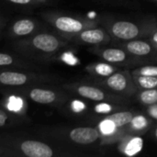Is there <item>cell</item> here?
Listing matches in <instances>:
<instances>
[{"label": "cell", "instance_id": "4316f807", "mask_svg": "<svg viewBox=\"0 0 157 157\" xmlns=\"http://www.w3.org/2000/svg\"><path fill=\"white\" fill-rule=\"evenodd\" d=\"M95 110L98 113H101V114L109 113L112 110V107L109 104H106V103H100L95 107Z\"/></svg>", "mask_w": 157, "mask_h": 157}, {"label": "cell", "instance_id": "5bb4252c", "mask_svg": "<svg viewBox=\"0 0 157 157\" xmlns=\"http://www.w3.org/2000/svg\"><path fill=\"white\" fill-rule=\"evenodd\" d=\"M6 5L18 8H39L41 6H51L52 0H1Z\"/></svg>", "mask_w": 157, "mask_h": 157}, {"label": "cell", "instance_id": "4fadbf2b", "mask_svg": "<svg viewBox=\"0 0 157 157\" xmlns=\"http://www.w3.org/2000/svg\"><path fill=\"white\" fill-rule=\"evenodd\" d=\"M131 80L126 73H114L108 76L105 85L111 90L116 92H125L131 86Z\"/></svg>", "mask_w": 157, "mask_h": 157}, {"label": "cell", "instance_id": "7c38bea8", "mask_svg": "<svg viewBox=\"0 0 157 157\" xmlns=\"http://www.w3.org/2000/svg\"><path fill=\"white\" fill-rule=\"evenodd\" d=\"M67 40H76L86 44H100L108 40L107 34L100 29H86Z\"/></svg>", "mask_w": 157, "mask_h": 157}, {"label": "cell", "instance_id": "8fae6325", "mask_svg": "<svg viewBox=\"0 0 157 157\" xmlns=\"http://www.w3.org/2000/svg\"><path fill=\"white\" fill-rule=\"evenodd\" d=\"M110 31L117 39L123 40H133L140 34V29L135 23L125 20L113 23Z\"/></svg>", "mask_w": 157, "mask_h": 157}, {"label": "cell", "instance_id": "d4e9b609", "mask_svg": "<svg viewBox=\"0 0 157 157\" xmlns=\"http://www.w3.org/2000/svg\"><path fill=\"white\" fill-rule=\"evenodd\" d=\"M0 157H19L18 155L10 149L9 147H6L0 144Z\"/></svg>", "mask_w": 157, "mask_h": 157}, {"label": "cell", "instance_id": "cb8c5ba5", "mask_svg": "<svg viewBox=\"0 0 157 157\" xmlns=\"http://www.w3.org/2000/svg\"><path fill=\"white\" fill-rule=\"evenodd\" d=\"M133 75L157 76V66H144V67H141L136 72H134Z\"/></svg>", "mask_w": 157, "mask_h": 157}, {"label": "cell", "instance_id": "e0dca14e", "mask_svg": "<svg viewBox=\"0 0 157 157\" xmlns=\"http://www.w3.org/2000/svg\"><path fill=\"white\" fill-rule=\"evenodd\" d=\"M133 117L134 116L131 111H120L113 113L107 118L111 120L117 128H121L127 124H130Z\"/></svg>", "mask_w": 157, "mask_h": 157}, {"label": "cell", "instance_id": "484cf974", "mask_svg": "<svg viewBox=\"0 0 157 157\" xmlns=\"http://www.w3.org/2000/svg\"><path fill=\"white\" fill-rule=\"evenodd\" d=\"M85 109H86V105L79 100H74L71 103V109L75 113H80L83 110H85Z\"/></svg>", "mask_w": 157, "mask_h": 157}, {"label": "cell", "instance_id": "7a4b0ae2", "mask_svg": "<svg viewBox=\"0 0 157 157\" xmlns=\"http://www.w3.org/2000/svg\"><path fill=\"white\" fill-rule=\"evenodd\" d=\"M0 144L15 151L18 156L53 157L58 151L51 143L23 132L8 131L0 132Z\"/></svg>", "mask_w": 157, "mask_h": 157}, {"label": "cell", "instance_id": "5b68a950", "mask_svg": "<svg viewBox=\"0 0 157 157\" xmlns=\"http://www.w3.org/2000/svg\"><path fill=\"white\" fill-rule=\"evenodd\" d=\"M13 88L22 93L29 100L45 106L59 107L68 98L64 89L55 88L52 86H28Z\"/></svg>", "mask_w": 157, "mask_h": 157}, {"label": "cell", "instance_id": "ffe728a7", "mask_svg": "<svg viewBox=\"0 0 157 157\" xmlns=\"http://www.w3.org/2000/svg\"><path fill=\"white\" fill-rule=\"evenodd\" d=\"M134 78L139 86L144 89H151L157 87V76L134 75Z\"/></svg>", "mask_w": 157, "mask_h": 157}, {"label": "cell", "instance_id": "603a6c76", "mask_svg": "<svg viewBox=\"0 0 157 157\" xmlns=\"http://www.w3.org/2000/svg\"><path fill=\"white\" fill-rule=\"evenodd\" d=\"M131 126L133 130L135 131H142L144 129H145L148 125V121L146 120L145 117L144 116H136V117H133L132 121H131Z\"/></svg>", "mask_w": 157, "mask_h": 157}, {"label": "cell", "instance_id": "52a82bcc", "mask_svg": "<svg viewBox=\"0 0 157 157\" xmlns=\"http://www.w3.org/2000/svg\"><path fill=\"white\" fill-rule=\"evenodd\" d=\"M2 98L0 99L3 106L12 114L23 118H29L28 116L29 99L19 91L13 87L0 88Z\"/></svg>", "mask_w": 157, "mask_h": 157}, {"label": "cell", "instance_id": "7402d4cb", "mask_svg": "<svg viewBox=\"0 0 157 157\" xmlns=\"http://www.w3.org/2000/svg\"><path fill=\"white\" fill-rule=\"evenodd\" d=\"M117 129L118 128L115 126L114 122L107 117L99 123V132L104 136L113 135Z\"/></svg>", "mask_w": 157, "mask_h": 157}, {"label": "cell", "instance_id": "30bf717a", "mask_svg": "<svg viewBox=\"0 0 157 157\" xmlns=\"http://www.w3.org/2000/svg\"><path fill=\"white\" fill-rule=\"evenodd\" d=\"M31 123L30 118H23L9 112L0 101V132L14 131Z\"/></svg>", "mask_w": 157, "mask_h": 157}, {"label": "cell", "instance_id": "d6986e66", "mask_svg": "<svg viewBox=\"0 0 157 157\" xmlns=\"http://www.w3.org/2000/svg\"><path fill=\"white\" fill-rule=\"evenodd\" d=\"M89 70L99 76H109L110 75L114 74L117 71V68L115 66L109 64V63H99L93 65L91 67V69H89Z\"/></svg>", "mask_w": 157, "mask_h": 157}, {"label": "cell", "instance_id": "ac0fdd59", "mask_svg": "<svg viewBox=\"0 0 157 157\" xmlns=\"http://www.w3.org/2000/svg\"><path fill=\"white\" fill-rule=\"evenodd\" d=\"M143 146H144L143 139L140 137H135V138H132V140H130L126 144L123 151H124L125 155H127L129 156H132V155H137L139 152H141V150L143 149Z\"/></svg>", "mask_w": 157, "mask_h": 157}, {"label": "cell", "instance_id": "277c9868", "mask_svg": "<svg viewBox=\"0 0 157 157\" xmlns=\"http://www.w3.org/2000/svg\"><path fill=\"white\" fill-rule=\"evenodd\" d=\"M40 18L50 25L59 35L67 40L68 38L80 33L89 28V23L82 18L61 14L56 11L44 10L39 12Z\"/></svg>", "mask_w": 157, "mask_h": 157}, {"label": "cell", "instance_id": "9a60e30c", "mask_svg": "<svg viewBox=\"0 0 157 157\" xmlns=\"http://www.w3.org/2000/svg\"><path fill=\"white\" fill-rule=\"evenodd\" d=\"M126 50L136 56H146L152 52V46L144 40H131L125 45Z\"/></svg>", "mask_w": 157, "mask_h": 157}, {"label": "cell", "instance_id": "f546056e", "mask_svg": "<svg viewBox=\"0 0 157 157\" xmlns=\"http://www.w3.org/2000/svg\"><path fill=\"white\" fill-rule=\"evenodd\" d=\"M153 40H154V42L155 43V45H156L157 47V32H155V33L154 34V36H153Z\"/></svg>", "mask_w": 157, "mask_h": 157}, {"label": "cell", "instance_id": "6da1fadb", "mask_svg": "<svg viewBox=\"0 0 157 157\" xmlns=\"http://www.w3.org/2000/svg\"><path fill=\"white\" fill-rule=\"evenodd\" d=\"M65 45V39L61 35L43 29L25 39L10 41L9 49L12 52L44 65L51 62Z\"/></svg>", "mask_w": 157, "mask_h": 157}, {"label": "cell", "instance_id": "44dd1931", "mask_svg": "<svg viewBox=\"0 0 157 157\" xmlns=\"http://www.w3.org/2000/svg\"><path fill=\"white\" fill-rule=\"evenodd\" d=\"M140 100L144 105H155L157 103V89H145L140 94Z\"/></svg>", "mask_w": 157, "mask_h": 157}, {"label": "cell", "instance_id": "4dcf8cb0", "mask_svg": "<svg viewBox=\"0 0 157 157\" xmlns=\"http://www.w3.org/2000/svg\"><path fill=\"white\" fill-rule=\"evenodd\" d=\"M155 136H156V138H157V129H156V131H155Z\"/></svg>", "mask_w": 157, "mask_h": 157}, {"label": "cell", "instance_id": "f1b7e54d", "mask_svg": "<svg viewBox=\"0 0 157 157\" xmlns=\"http://www.w3.org/2000/svg\"><path fill=\"white\" fill-rule=\"evenodd\" d=\"M149 114L153 117V118H155V119H156L157 120V105H152V107L149 109Z\"/></svg>", "mask_w": 157, "mask_h": 157}, {"label": "cell", "instance_id": "2e32d148", "mask_svg": "<svg viewBox=\"0 0 157 157\" xmlns=\"http://www.w3.org/2000/svg\"><path fill=\"white\" fill-rule=\"evenodd\" d=\"M101 57L109 63H122L126 60L127 54L121 49L117 48H109L102 51L100 53Z\"/></svg>", "mask_w": 157, "mask_h": 157}, {"label": "cell", "instance_id": "1f68e13d", "mask_svg": "<svg viewBox=\"0 0 157 157\" xmlns=\"http://www.w3.org/2000/svg\"><path fill=\"white\" fill-rule=\"evenodd\" d=\"M155 1H157V0H155Z\"/></svg>", "mask_w": 157, "mask_h": 157}, {"label": "cell", "instance_id": "8992f818", "mask_svg": "<svg viewBox=\"0 0 157 157\" xmlns=\"http://www.w3.org/2000/svg\"><path fill=\"white\" fill-rule=\"evenodd\" d=\"M46 29L44 24L35 17H20L7 28L6 36L10 41L29 37L40 30Z\"/></svg>", "mask_w": 157, "mask_h": 157}, {"label": "cell", "instance_id": "ba28073f", "mask_svg": "<svg viewBox=\"0 0 157 157\" xmlns=\"http://www.w3.org/2000/svg\"><path fill=\"white\" fill-rule=\"evenodd\" d=\"M1 69H20L44 72V65L29 60L15 52H0V70Z\"/></svg>", "mask_w": 157, "mask_h": 157}, {"label": "cell", "instance_id": "3957f363", "mask_svg": "<svg viewBox=\"0 0 157 157\" xmlns=\"http://www.w3.org/2000/svg\"><path fill=\"white\" fill-rule=\"evenodd\" d=\"M59 78L45 71H32L20 69H1L0 88L23 87L29 86H53Z\"/></svg>", "mask_w": 157, "mask_h": 157}, {"label": "cell", "instance_id": "9c48e42d", "mask_svg": "<svg viewBox=\"0 0 157 157\" xmlns=\"http://www.w3.org/2000/svg\"><path fill=\"white\" fill-rule=\"evenodd\" d=\"M65 91L77 94L81 98H87L93 101H102L106 99V94L99 88L81 84H63L61 86Z\"/></svg>", "mask_w": 157, "mask_h": 157}, {"label": "cell", "instance_id": "83f0119b", "mask_svg": "<svg viewBox=\"0 0 157 157\" xmlns=\"http://www.w3.org/2000/svg\"><path fill=\"white\" fill-rule=\"evenodd\" d=\"M6 23H7V19L6 18V17L0 14V37L5 32V29L6 28Z\"/></svg>", "mask_w": 157, "mask_h": 157}]
</instances>
